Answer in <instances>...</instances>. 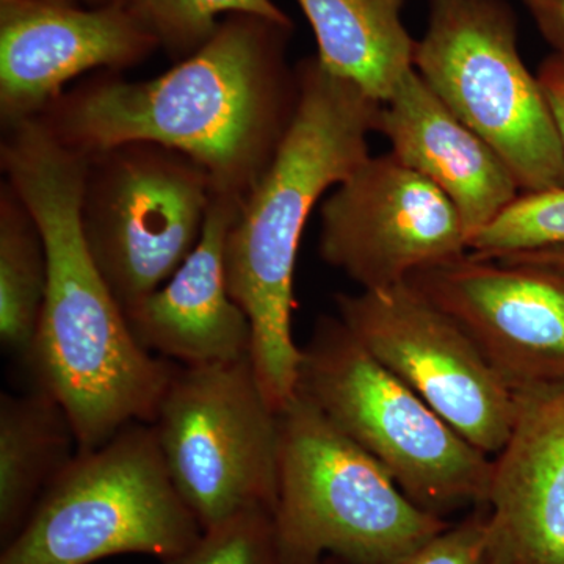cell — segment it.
<instances>
[{
  "label": "cell",
  "instance_id": "obj_24",
  "mask_svg": "<svg viewBox=\"0 0 564 564\" xmlns=\"http://www.w3.org/2000/svg\"><path fill=\"white\" fill-rule=\"evenodd\" d=\"M538 82L551 110L556 133L564 152V57L560 54L549 55L540 69H538Z\"/></svg>",
  "mask_w": 564,
  "mask_h": 564
},
{
  "label": "cell",
  "instance_id": "obj_20",
  "mask_svg": "<svg viewBox=\"0 0 564 564\" xmlns=\"http://www.w3.org/2000/svg\"><path fill=\"white\" fill-rule=\"evenodd\" d=\"M129 6L180 62L212 39L221 14H252L292 25L291 18L273 0H129Z\"/></svg>",
  "mask_w": 564,
  "mask_h": 564
},
{
  "label": "cell",
  "instance_id": "obj_26",
  "mask_svg": "<svg viewBox=\"0 0 564 564\" xmlns=\"http://www.w3.org/2000/svg\"><path fill=\"white\" fill-rule=\"evenodd\" d=\"M503 261L541 263V265L564 267V245L543 248V250L514 252L502 256Z\"/></svg>",
  "mask_w": 564,
  "mask_h": 564
},
{
  "label": "cell",
  "instance_id": "obj_3",
  "mask_svg": "<svg viewBox=\"0 0 564 564\" xmlns=\"http://www.w3.org/2000/svg\"><path fill=\"white\" fill-rule=\"evenodd\" d=\"M300 101L280 150L243 199L225 247L232 299L251 323L259 383L281 413L295 395L302 348L293 343V274L307 220L328 188L370 158L381 102L323 68L295 66Z\"/></svg>",
  "mask_w": 564,
  "mask_h": 564
},
{
  "label": "cell",
  "instance_id": "obj_18",
  "mask_svg": "<svg viewBox=\"0 0 564 564\" xmlns=\"http://www.w3.org/2000/svg\"><path fill=\"white\" fill-rule=\"evenodd\" d=\"M313 25L318 62L386 102L414 68L417 41L404 29L406 0H296Z\"/></svg>",
  "mask_w": 564,
  "mask_h": 564
},
{
  "label": "cell",
  "instance_id": "obj_14",
  "mask_svg": "<svg viewBox=\"0 0 564 564\" xmlns=\"http://www.w3.org/2000/svg\"><path fill=\"white\" fill-rule=\"evenodd\" d=\"M492 456L485 564H564V381L516 389Z\"/></svg>",
  "mask_w": 564,
  "mask_h": 564
},
{
  "label": "cell",
  "instance_id": "obj_17",
  "mask_svg": "<svg viewBox=\"0 0 564 564\" xmlns=\"http://www.w3.org/2000/svg\"><path fill=\"white\" fill-rule=\"evenodd\" d=\"M79 454L62 403L36 386L0 395V544L21 532L41 497Z\"/></svg>",
  "mask_w": 564,
  "mask_h": 564
},
{
  "label": "cell",
  "instance_id": "obj_6",
  "mask_svg": "<svg viewBox=\"0 0 564 564\" xmlns=\"http://www.w3.org/2000/svg\"><path fill=\"white\" fill-rule=\"evenodd\" d=\"M203 532L151 423L133 422L98 448L79 451L3 545L0 564H91L126 554L162 562Z\"/></svg>",
  "mask_w": 564,
  "mask_h": 564
},
{
  "label": "cell",
  "instance_id": "obj_23",
  "mask_svg": "<svg viewBox=\"0 0 564 564\" xmlns=\"http://www.w3.org/2000/svg\"><path fill=\"white\" fill-rule=\"evenodd\" d=\"M488 513L484 505L391 564H485Z\"/></svg>",
  "mask_w": 564,
  "mask_h": 564
},
{
  "label": "cell",
  "instance_id": "obj_2",
  "mask_svg": "<svg viewBox=\"0 0 564 564\" xmlns=\"http://www.w3.org/2000/svg\"><path fill=\"white\" fill-rule=\"evenodd\" d=\"M0 165L46 245L47 291L31 359L36 383L65 408L79 451H91L129 423L154 422L177 364L137 340L93 261L80 223L87 155L33 118L3 129Z\"/></svg>",
  "mask_w": 564,
  "mask_h": 564
},
{
  "label": "cell",
  "instance_id": "obj_7",
  "mask_svg": "<svg viewBox=\"0 0 564 564\" xmlns=\"http://www.w3.org/2000/svg\"><path fill=\"white\" fill-rule=\"evenodd\" d=\"M414 69L492 148L522 193L564 188V152L538 77L518 50L505 0H426Z\"/></svg>",
  "mask_w": 564,
  "mask_h": 564
},
{
  "label": "cell",
  "instance_id": "obj_15",
  "mask_svg": "<svg viewBox=\"0 0 564 564\" xmlns=\"http://www.w3.org/2000/svg\"><path fill=\"white\" fill-rule=\"evenodd\" d=\"M242 203L215 193L195 250L162 288L124 314L148 351L181 366L251 355V323L229 292L225 263L226 239Z\"/></svg>",
  "mask_w": 564,
  "mask_h": 564
},
{
  "label": "cell",
  "instance_id": "obj_4",
  "mask_svg": "<svg viewBox=\"0 0 564 564\" xmlns=\"http://www.w3.org/2000/svg\"><path fill=\"white\" fill-rule=\"evenodd\" d=\"M296 393L373 456L415 505L445 518L484 507L492 458L323 315L302 348Z\"/></svg>",
  "mask_w": 564,
  "mask_h": 564
},
{
  "label": "cell",
  "instance_id": "obj_21",
  "mask_svg": "<svg viewBox=\"0 0 564 564\" xmlns=\"http://www.w3.org/2000/svg\"><path fill=\"white\" fill-rule=\"evenodd\" d=\"M562 245L564 188L521 193L491 225L475 234L469 252L492 259Z\"/></svg>",
  "mask_w": 564,
  "mask_h": 564
},
{
  "label": "cell",
  "instance_id": "obj_25",
  "mask_svg": "<svg viewBox=\"0 0 564 564\" xmlns=\"http://www.w3.org/2000/svg\"><path fill=\"white\" fill-rule=\"evenodd\" d=\"M525 6L545 41L564 57V0H525Z\"/></svg>",
  "mask_w": 564,
  "mask_h": 564
},
{
  "label": "cell",
  "instance_id": "obj_28",
  "mask_svg": "<svg viewBox=\"0 0 564 564\" xmlns=\"http://www.w3.org/2000/svg\"><path fill=\"white\" fill-rule=\"evenodd\" d=\"M36 2L58 3V6H77L80 0H36Z\"/></svg>",
  "mask_w": 564,
  "mask_h": 564
},
{
  "label": "cell",
  "instance_id": "obj_8",
  "mask_svg": "<svg viewBox=\"0 0 564 564\" xmlns=\"http://www.w3.org/2000/svg\"><path fill=\"white\" fill-rule=\"evenodd\" d=\"M151 426L170 477L203 530L251 508L274 511L280 413L262 391L251 355L177 364Z\"/></svg>",
  "mask_w": 564,
  "mask_h": 564
},
{
  "label": "cell",
  "instance_id": "obj_11",
  "mask_svg": "<svg viewBox=\"0 0 564 564\" xmlns=\"http://www.w3.org/2000/svg\"><path fill=\"white\" fill-rule=\"evenodd\" d=\"M323 261L362 291H384L469 251L455 204L392 152L366 159L322 204Z\"/></svg>",
  "mask_w": 564,
  "mask_h": 564
},
{
  "label": "cell",
  "instance_id": "obj_19",
  "mask_svg": "<svg viewBox=\"0 0 564 564\" xmlns=\"http://www.w3.org/2000/svg\"><path fill=\"white\" fill-rule=\"evenodd\" d=\"M47 251L39 223L10 182L0 187V343L31 364L47 291Z\"/></svg>",
  "mask_w": 564,
  "mask_h": 564
},
{
  "label": "cell",
  "instance_id": "obj_1",
  "mask_svg": "<svg viewBox=\"0 0 564 564\" xmlns=\"http://www.w3.org/2000/svg\"><path fill=\"white\" fill-rule=\"evenodd\" d=\"M293 25L229 14L204 46L154 79L99 70L66 90L40 120L91 155L126 143L180 151L209 174L215 193L245 199L262 180L300 101L288 63Z\"/></svg>",
  "mask_w": 564,
  "mask_h": 564
},
{
  "label": "cell",
  "instance_id": "obj_27",
  "mask_svg": "<svg viewBox=\"0 0 564 564\" xmlns=\"http://www.w3.org/2000/svg\"><path fill=\"white\" fill-rule=\"evenodd\" d=\"M87 7H106L111 3H128L129 0H82Z\"/></svg>",
  "mask_w": 564,
  "mask_h": 564
},
{
  "label": "cell",
  "instance_id": "obj_16",
  "mask_svg": "<svg viewBox=\"0 0 564 564\" xmlns=\"http://www.w3.org/2000/svg\"><path fill=\"white\" fill-rule=\"evenodd\" d=\"M377 132L400 162L451 198L469 240L522 193L503 159L448 110L414 68L381 104Z\"/></svg>",
  "mask_w": 564,
  "mask_h": 564
},
{
  "label": "cell",
  "instance_id": "obj_5",
  "mask_svg": "<svg viewBox=\"0 0 564 564\" xmlns=\"http://www.w3.org/2000/svg\"><path fill=\"white\" fill-rule=\"evenodd\" d=\"M273 518L284 564H391L451 522L415 505L373 456L295 392L280 413Z\"/></svg>",
  "mask_w": 564,
  "mask_h": 564
},
{
  "label": "cell",
  "instance_id": "obj_12",
  "mask_svg": "<svg viewBox=\"0 0 564 564\" xmlns=\"http://www.w3.org/2000/svg\"><path fill=\"white\" fill-rule=\"evenodd\" d=\"M406 282L469 334L513 391L564 381V267L466 252Z\"/></svg>",
  "mask_w": 564,
  "mask_h": 564
},
{
  "label": "cell",
  "instance_id": "obj_9",
  "mask_svg": "<svg viewBox=\"0 0 564 564\" xmlns=\"http://www.w3.org/2000/svg\"><path fill=\"white\" fill-rule=\"evenodd\" d=\"M214 195L203 166L161 144L126 143L87 155L82 231L124 314L195 250Z\"/></svg>",
  "mask_w": 564,
  "mask_h": 564
},
{
  "label": "cell",
  "instance_id": "obj_13",
  "mask_svg": "<svg viewBox=\"0 0 564 564\" xmlns=\"http://www.w3.org/2000/svg\"><path fill=\"white\" fill-rule=\"evenodd\" d=\"M159 47L161 41L129 3L80 9L0 0L2 128L40 118L82 74L120 73Z\"/></svg>",
  "mask_w": 564,
  "mask_h": 564
},
{
  "label": "cell",
  "instance_id": "obj_10",
  "mask_svg": "<svg viewBox=\"0 0 564 564\" xmlns=\"http://www.w3.org/2000/svg\"><path fill=\"white\" fill-rule=\"evenodd\" d=\"M337 317L352 336L462 434L496 456L513 425V389L447 313L408 282L337 293Z\"/></svg>",
  "mask_w": 564,
  "mask_h": 564
},
{
  "label": "cell",
  "instance_id": "obj_29",
  "mask_svg": "<svg viewBox=\"0 0 564 564\" xmlns=\"http://www.w3.org/2000/svg\"><path fill=\"white\" fill-rule=\"evenodd\" d=\"M318 564H345V563L340 562V560L334 558V556H326V558H323L322 562Z\"/></svg>",
  "mask_w": 564,
  "mask_h": 564
},
{
  "label": "cell",
  "instance_id": "obj_22",
  "mask_svg": "<svg viewBox=\"0 0 564 564\" xmlns=\"http://www.w3.org/2000/svg\"><path fill=\"white\" fill-rule=\"evenodd\" d=\"M162 564H284L273 511L251 508L204 530L181 554Z\"/></svg>",
  "mask_w": 564,
  "mask_h": 564
}]
</instances>
